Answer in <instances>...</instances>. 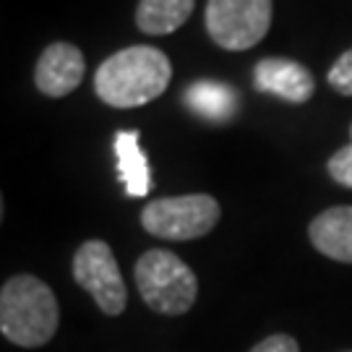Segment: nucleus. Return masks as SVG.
I'll return each instance as SVG.
<instances>
[{
    "label": "nucleus",
    "mask_w": 352,
    "mask_h": 352,
    "mask_svg": "<svg viewBox=\"0 0 352 352\" xmlns=\"http://www.w3.org/2000/svg\"><path fill=\"white\" fill-rule=\"evenodd\" d=\"M173 81V63L162 50L133 45L110 55L94 74V91L104 104L118 110L141 107L162 97Z\"/></svg>",
    "instance_id": "nucleus-1"
},
{
    "label": "nucleus",
    "mask_w": 352,
    "mask_h": 352,
    "mask_svg": "<svg viewBox=\"0 0 352 352\" xmlns=\"http://www.w3.org/2000/svg\"><path fill=\"white\" fill-rule=\"evenodd\" d=\"M58 300L42 279L19 274L3 285L0 292V331L19 347H42L58 329Z\"/></svg>",
    "instance_id": "nucleus-2"
},
{
    "label": "nucleus",
    "mask_w": 352,
    "mask_h": 352,
    "mask_svg": "<svg viewBox=\"0 0 352 352\" xmlns=\"http://www.w3.org/2000/svg\"><path fill=\"white\" fill-rule=\"evenodd\" d=\"M133 277L144 302L157 314H188L199 295V279L190 272V266L175 253L162 248L144 253L133 266Z\"/></svg>",
    "instance_id": "nucleus-3"
},
{
    "label": "nucleus",
    "mask_w": 352,
    "mask_h": 352,
    "mask_svg": "<svg viewBox=\"0 0 352 352\" xmlns=\"http://www.w3.org/2000/svg\"><path fill=\"white\" fill-rule=\"evenodd\" d=\"M219 201L209 193H190L157 199L144 206L141 225L144 230L162 240H196L209 235L219 222Z\"/></svg>",
    "instance_id": "nucleus-4"
},
{
    "label": "nucleus",
    "mask_w": 352,
    "mask_h": 352,
    "mask_svg": "<svg viewBox=\"0 0 352 352\" xmlns=\"http://www.w3.org/2000/svg\"><path fill=\"white\" fill-rule=\"evenodd\" d=\"M274 0H209L206 32L222 50L240 52L256 47L272 26Z\"/></svg>",
    "instance_id": "nucleus-5"
},
{
    "label": "nucleus",
    "mask_w": 352,
    "mask_h": 352,
    "mask_svg": "<svg viewBox=\"0 0 352 352\" xmlns=\"http://www.w3.org/2000/svg\"><path fill=\"white\" fill-rule=\"evenodd\" d=\"M71 269H74V279L78 282V287H84L94 298L102 314L120 316L126 311V282L104 240H87L76 251Z\"/></svg>",
    "instance_id": "nucleus-6"
},
{
    "label": "nucleus",
    "mask_w": 352,
    "mask_h": 352,
    "mask_svg": "<svg viewBox=\"0 0 352 352\" xmlns=\"http://www.w3.org/2000/svg\"><path fill=\"white\" fill-rule=\"evenodd\" d=\"M87 76L84 52L71 42H52L39 55L34 68V84L45 97H68Z\"/></svg>",
    "instance_id": "nucleus-7"
},
{
    "label": "nucleus",
    "mask_w": 352,
    "mask_h": 352,
    "mask_svg": "<svg viewBox=\"0 0 352 352\" xmlns=\"http://www.w3.org/2000/svg\"><path fill=\"white\" fill-rule=\"evenodd\" d=\"M253 87L277 100L302 104L314 97L316 78L314 74L289 58H264L253 68Z\"/></svg>",
    "instance_id": "nucleus-8"
},
{
    "label": "nucleus",
    "mask_w": 352,
    "mask_h": 352,
    "mask_svg": "<svg viewBox=\"0 0 352 352\" xmlns=\"http://www.w3.org/2000/svg\"><path fill=\"white\" fill-rule=\"evenodd\" d=\"M308 235L318 253L352 264V206H331L321 212L308 227Z\"/></svg>",
    "instance_id": "nucleus-9"
},
{
    "label": "nucleus",
    "mask_w": 352,
    "mask_h": 352,
    "mask_svg": "<svg viewBox=\"0 0 352 352\" xmlns=\"http://www.w3.org/2000/svg\"><path fill=\"white\" fill-rule=\"evenodd\" d=\"M139 131H118L115 133V157H118V175L131 199H144L151 188L149 160L141 151Z\"/></svg>",
    "instance_id": "nucleus-10"
},
{
    "label": "nucleus",
    "mask_w": 352,
    "mask_h": 352,
    "mask_svg": "<svg viewBox=\"0 0 352 352\" xmlns=\"http://www.w3.org/2000/svg\"><path fill=\"white\" fill-rule=\"evenodd\" d=\"M186 104L193 115H199L209 123H227L232 120L240 107L235 89L222 81H193L186 89Z\"/></svg>",
    "instance_id": "nucleus-11"
},
{
    "label": "nucleus",
    "mask_w": 352,
    "mask_h": 352,
    "mask_svg": "<svg viewBox=\"0 0 352 352\" xmlns=\"http://www.w3.org/2000/svg\"><path fill=\"white\" fill-rule=\"evenodd\" d=\"M196 0H139L136 26L149 37H164L186 24Z\"/></svg>",
    "instance_id": "nucleus-12"
},
{
    "label": "nucleus",
    "mask_w": 352,
    "mask_h": 352,
    "mask_svg": "<svg viewBox=\"0 0 352 352\" xmlns=\"http://www.w3.org/2000/svg\"><path fill=\"white\" fill-rule=\"evenodd\" d=\"M327 81L334 91H340L344 97H352V47L347 52H342L337 58V63L329 68Z\"/></svg>",
    "instance_id": "nucleus-13"
},
{
    "label": "nucleus",
    "mask_w": 352,
    "mask_h": 352,
    "mask_svg": "<svg viewBox=\"0 0 352 352\" xmlns=\"http://www.w3.org/2000/svg\"><path fill=\"white\" fill-rule=\"evenodd\" d=\"M327 170L334 183H340L344 188H352V141L347 146H342L337 154H331Z\"/></svg>",
    "instance_id": "nucleus-14"
},
{
    "label": "nucleus",
    "mask_w": 352,
    "mask_h": 352,
    "mask_svg": "<svg viewBox=\"0 0 352 352\" xmlns=\"http://www.w3.org/2000/svg\"><path fill=\"white\" fill-rule=\"evenodd\" d=\"M251 352H300V347L289 334H272L264 342H258Z\"/></svg>",
    "instance_id": "nucleus-15"
},
{
    "label": "nucleus",
    "mask_w": 352,
    "mask_h": 352,
    "mask_svg": "<svg viewBox=\"0 0 352 352\" xmlns=\"http://www.w3.org/2000/svg\"><path fill=\"white\" fill-rule=\"evenodd\" d=\"M350 139H352V126H350Z\"/></svg>",
    "instance_id": "nucleus-16"
}]
</instances>
